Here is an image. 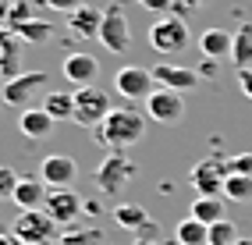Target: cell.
Masks as SVG:
<instances>
[{
    "mask_svg": "<svg viewBox=\"0 0 252 245\" xmlns=\"http://www.w3.org/2000/svg\"><path fill=\"white\" fill-rule=\"evenodd\" d=\"M224 199H231V203H249V199H252V178H249V174H227V182H224Z\"/></svg>",
    "mask_w": 252,
    "mask_h": 245,
    "instance_id": "26",
    "label": "cell"
},
{
    "mask_svg": "<svg viewBox=\"0 0 252 245\" xmlns=\"http://www.w3.org/2000/svg\"><path fill=\"white\" fill-rule=\"evenodd\" d=\"M39 178H43L50 188H68L75 178H78V163L71 156H64V153H50L39 163Z\"/></svg>",
    "mask_w": 252,
    "mask_h": 245,
    "instance_id": "11",
    "label": "cell"
},
{
    "mask_svg": "<svg viewBox=\"0 0 252 245\" xmlns=\"http://www.w3.org/2000/svg\"><path fill=\"white\" fill-rule=\"evenodd\" d=\"M110 110H114V107H110V96H107L103 89H96V86L75 89V121H78V124L96 128V124H103V118H107Z\"/></svg>",
    "mask_w": 252,
    "mask_h": 245,
    "instance_id": "5",
    "label": "cell"
},
{
    "mask_svg": "<svg viewBox=\"0 0 252 245\" xmlns=\"http://www.w3.org/2000/svg\"><path fill=\"white\" fill-rule=\"evenodd\" d=\"M54 118L43 110V107H25L18 114V132L25 139H46V135H54Z\"/></svg>",
    "mask_w": 252,
    "mask_h": 245,
    "instance_id": "16",
    "label": "cell"
},
{
    "mask_svg": "<svg viewBox=\"0 0 252 245\" xmlns=\"http://www.w3.org/2000/svg\"><path fill=\"white\" fill-rule=\"evenodd\" d=\"M14 235H18L25 245H46L50 238L57 235V220L46 214V210H22L14 217Z\"/></svg>",
    "mask_w": 252,
    "mask_h": 245,
    "instance_id": "3",
    "label": "cell"
},
{
    "mask_svg": "<svg viewBox=\"0 0 252 245\" xmlns=\"http://www.w3.org/2000/svg\"><path fill=\"white\" fill-rule=\"evenodd\" d=\"M238 245H252V242H242V238H238Z\"/></svg>",
    "mask_w": 252,
    "mask_h": 245,
    "instance_id": "41",
    "label": "cell"
},
{
    "mask_svg": "<svg viewBox=\"0 0 252 245\" xmlns=\"http://www.w3.org/2000/svg\"><path fill=\"white\" fill-rule=\"evenodd\" d=\"M86 214H99V203L96 199H86Z\"/></svg>",
    "mask_w": 252,
    "mask_h": 245,
    "instance_id": "38",
    "label": "cell"
},
{
    "mask_svg": "<svg viewBox=\"0 0 252 245\" xmlns=\"http://www.w3.org/2000/svg\"><path fill=\"white\" fill-rule=\"evenodd\" d=\"M46 182L43 178H22L18 182V188H14V206L18 210H43V203H46Z\"/></svg>",
    "mask_w": 252,
    "mask_h": 245,
    "instance_id": "17",
    "label": "cell"
},
{
    "mask_svg": "<svg viewBox=\"0 0 252 245\" xmlns=\"http://www.w3.org/2000/svg\"><path fill=\"white\" fill-rule=\"evenodd\" d=\"M153 86H157V78H153V68H139V64H125L121 71L114 75V89L125 96V100H149L153 96Z\"/></svg>",
    "mask_w": 252,
    "mask_h": 245,
    "instance_id": "6",
    "label": "cell"
},
{
    "mask_svg": "<svg viewBox=\"0 0 252 245\" xmlns=\"http://www.w3.org/2000/svg\"><path fill=\"white\" fill-rule=\"evenodd\" d=\"M131 245H163V242H157V238H135Z\"/></svg>",
    "mask_w": 252,
    "mask_h": 245,
    "instance_id": "39",
    "label": "cell"
},
{
    "mask_svg": "<svg viewBox=\"0 0 252 245\" xmlns=\"http://www.w3.org/2000/svg\"><path fill=\"white\" fill-rule=\"evenodd\" d=\"M7 14H11V0H0V25L7 22Z\"/></svg>",
    "mask_w": 252,
    "mask_h": 245,
    "instance_id": "36",
    "label": "cell"
},
{
    "mask_svg": "<svg viewBox=\"0 0 252 245\" xmlns=\"http://www.w3.org/2000/svg\"><path fill=\"white\" fill-rule=\"evenodd\" d=\"M238 86H242V92L252 100V68H245V71H238Z\"/></svg>",
    "mask_w": 252,
    "mask_h": 245,
    "instance_id": "33",
    "label": "cell"
},
{
    "mask_svg": "<svg viewBox=\"0 0 252 245\" xmlns=\"http://www.w3.org/2000/svg\"><path fill=\"white\" fill-rule=\"evenodd\" d=\"M43 210L50 217H54L57 224H71L75 217H82V210H86V203L78 199V195L71 192V188H54L46 195V203H43Z\"/></svg>",
    "mask_w": 252,
    "mask_h": 245,
    "instance_id": "12",
    "label": "cell"
},
{
    "mask_svg": "<svg viewBox=\"0 0 252 245\" xmlns=\"http://www.w3.org/2000/svg\"><path fill=\"white\" fill-rule=\"evenodd\" d=\"M210 245H238V227H234V220H217L210 224Z\"/></svg>",
    "mask_w": 252,
    "mask_h": 245,
    "instance_id": "27",
    "label": "cell"
},
{
    "mask_svg": "<svg viewBox=\"0 0 252 245\" xmlns=\"http://www.w3.org/2000/svg\"><path fill=\"white\" fill-rule=\"evenodd\" d=\"M231 46H234V36L224 32V29H206L203 36H199V50H203V57H210V61L231 57Z\"/></svg>",
    "mask_w": 252,
    "mask_h": 245,
    "instance_id": "19",
    "label": "cell"
},
{
    "mask_svg": "<svg viewBox=\"0 0 252 245\" xmlns=\"http://www.w3.org/2000/svg\"><path fill=\"white\" fill-rule=\"evenodd\" d=\"M149 46H153L157 54H167V57L189 50V25H185V18H178V14H160L153 22V29H149Z\"/></svg>",
    "mask_w": 252,
    "mask_h": 245,
    "instance_id": "2",
    "label": "cell"
},
{
    "mask_svg": "<svg viewBox=\"0 0 252 245\" xmlns=\"http://www.w3.org/2000/svg\"><path fill=\"white\" fill-rule=\"evenodd\" d=\"M14 36H18L22 43H32V46H36V43H46L50 36H54V25H50L46 18H32V22H25L18 32H14Z\"/></svg>",
    "mask_w": 252,
    "mask_h": 245,
    "instance_id": "25",
    "label": "cell"
},
{
    "mask_svg": "<svg viewBox=\"0 0 252 245\" xmlns=\"http://www.w3.org/2000/svg\"><path fill=\"white\" fill-rule=\"evenodd\" d=\"M142 7H149V11H157V14H160V11H163V14H171V0H146Z\"/></svg>",
    "mask_w": 252,
    "mask_h": 245,
    "instance_id": "34",
    "label": "cell"
},
{
    "mask_svg": "<svg viewBox=\"0 0 252 245\" xmlns=\"http://www.w3.org/2000/svg\"><path fill=\"white\" fill-rule=\"evenodd\" d=\"M25 22H32V4H25V0H18V4H11V14H7V22L4 29L7 32H18Z\"/></svg>",
    "mask_w": 252,
    "mask_h": 245,
    "instance_id": "28",
    "label": "cell"
},
{
    "mask_svg": "<svg viewBox=\"0 0 252 245\" xmlns=\"http://www.w3.org/2000/svg\"><path fill=\"white\" fill-rule=\"evenodd\" d=\"M39 7H50V11H64V14H71L82 7V0H36Z\"/></svg>",
    "mask_w": 252,
    "mask_h": 245,
    "instance_id": "31",
    "label": "cell"
},
{
    "mask_svg": "<svg viewBox=\"0 0 252 245\" xmlns=\"http://www.w3.org/2000/svg\"><path fill=\"white\" fill-rule=\"evenodd\" d=\"M99 43L107 46L110 54H125L128 43H131V29H128V18L117 7L103 11V25H99Z\"/></svg>",
    "mask_w": 252,
    "mask_h": 245,
    "instance_id": "10",
    "label": "cell"
},
{
    "mask_svg": "<svg viewBox=\"0 0 252 245\" xmlns=\"http://www.w3.org/2000/svg\"><path fill=\"white\" fill-rule=\"evenodd\" d=\"M131 178H135V163H131L125 153H107L103 163L96 167V185H99V192H121Z\"/></svg>",
    "mask_w": 252,
    "mask_h": 245,
    "instance_id": "7",
    "label": "cell"
},
{
    "mask_svg": "<svg viewBox=\"0 0 252 245\" xmlns=\"http://www.w3.org/2000/svg\"><path fill=\"white\" fill-rule=\"evenodd\" d=\"M103 242V235L96 231V227H86V231H68L61 235V245H99Z\"/></svg>",
    "mask_w": 252,
    "mask_h": 245,
    "instance_id": "29",
    "label": "cell"
},
{
    "mask_svg": "<svg viewBox=\"0 0 252 245\" xmlns=\"http://www.w3.org/2000/svg\"><path fill=\"white\" fill-rule=\"evenodd\" d=\"M99 25H103V11L93 4H82L78 11L68 14V29L78 39H99Z\"/></svg>",
    "mask_w": 252,
    "mask_h": 245,
    "instance_id": "14",
    "label": "cell"
},
{
    "mask_svg": "<svg viewBox=\"0 0 252 245\" xmlns=\"http://www.w3.org/2000/svg\"><path fill=\"white\" fill-rule=\"evenodd\" d=\"M142 135H146V118L135 107H114L103 118V124H96V142L107 146L110 153L131 150L135 142H142Z\"/></svg>",
    "mask_w": 252,
    "mask_h": 245,
    "instance_id": "1",
    "label": "cell"
},
{
    "mask_svg": "<svg viewBox=\"0 0 252 245\" xmlns=\"http://www.w3.org/2000/svg\"><path fill=\"white\" fill-rule=\"evenodd\" d=\"M18 182H22V178L14 174L11 167H0V199H11L14 188H18Z\"/></svg>",
    "mask_w": 252,
    "mask_h": 245,
    "instance_id": "30",
    "label": "cell"
},
{
    "mask_svg": "<svg viewBox=\"0 0 252 245\" xmlns=\"http://www.w3.org/2000/svg\"><path fill=\"white\" fill-rule=\"evenodd\" d=\"M231 64L238 71L252 68V22H245L238 32H234V46H231Z\"/></svg>",
    "mask_w": 252,
    "mask_h": 245,
    "instance_id": "23",
    "label": "cell"
},
{
    "mask_svg": "<svg viewBox=\"0 0 252 245\" xmlns=\"http://www.w3.org/2000/svg\"><path fill=\"white\" fill-rule=\"evenodd\" d=\"M135 4H146V0H135Z\"/></svg>",
    "mask_w": 252,
    "mask_h": 245,
    "instance_id": "42",
    "label": "cell"
},
{
    "mask_svg": "<svg viewBox=\"0 0 252 245\" xmlns=\"http://www.w3.org/2000/svg\"><path fill=\"white\" fill-rule=\"evenodd\" d=\"M0 245H25V242L14 235V231H0Z\"/></svg>",
    "mask_w": 252,
    "mask_h": 245,
    "instance_id": "35",
    "label": "cell"
},
{
    "mask_svg": "<svg viewBox=\"0 0 252 245\" xmlns=\"http://www.w3.org/2000/svg\"><path fill=\"white\" fill-rule=\"evenodd\" d=\"M7 36H11V32H7V29H4V25H0V43H4V39H7Z\"/></svg>",
    "mask_w": 252,
    "mask_h": 245,
    "instance_id": "40",
    "label": "cell"
},
{
    "mask_svg": "<svg viewBox=\"0 0 252 245\" xmlns=\"http://www.w3.org/2000/svg\"><path fill=\"white\" fill-rule=\"evenodd\" d=\"M227 167H231V174H249L252 178V153H238L234 160H227Z\"/></svg>",
    "mask_w": 252,
    "mask_h": 245,
    "instance_id": "32",
    "label": "cell"
},
{
    "mask_svg": "<svg viewBox=\"0 0 252 245\" xmlns=\"http://www.w3.org/2000/svg\"><path fill=\"white\" fill-rule=\"evenodd\" d=\"M43 110L54 121H75V92H46Z\"/></svg>",
    "mask_w": 252,
    "mask_h": 245,
    "instance_id": "24",
    "label": "cell"
},
{
    "mask_svg": "<svg viewBox=\"0 0 252 245\" xmlns=\"http://www.w3.org/2000/svg\"><path fill=\"white\" fill-rule=\"evenodd\" d=\"M227 174H231V167H227L220 156H206V160H199L195 167H192L189 178H192V185H195L199 195H220Z\"/></svg>",
    "mask_w": 252,
    "mask_h": 245,
    "instance_id": "8",
    "label": "cell"
},
{
    "mask_svg": "<svg viewBox=\"0 0 252 245\" xmlns=\"http://www.w3.org/2000/svg\"><path fill=\"white\" fill-rule=\"evenodd\" d=\"M189 217L203 220V224L224 220V217H227V214H224V199H220V195H195V199H192V214H189Z\"/></svg>",
    "mask_w": 252,
    "mask_h": 245,
    "instance_id": "22",
    "label": "cell"
},
{
    "mask_svg": "<svg viewBox=\"0 0 252 245\" xmlns=\"http://www.w3.org/2000/svg\"><path fill=\"white\" fill-rule=\"evenodd\" d=\"M61 75L71 82V86H93V78L99 75V64H96V57L93 54H71V57H64V64H61Z\"/></svg>",
    "mask_w": 252,
    "mask_h": 245,
    "instance_id": "13",
    "label": "cell"
},
{
    "mask_svg": "<svg viewBox=\"0 0 252 245\" xmlns=\"http://www.w3.org/2000/svg\"><path fill=\"white\" fill-rule=\"evenodd\" d=\"M146 110H149V118L160 121V124H178L185 118V100L174 89H153V96L146 100Z\"/></svg>",
    "mask_w": 252,
    "mask_h": 245,
    "instance_id": "9",
    "label": "cell"
},
{
    "mask_svg": "<svg viewBox=\"0 0 252 245\" xmlns=\"http://www.w3.org/2000/svg\"><path fill=\"white\" fill-rule=\"evenodd\" d=\"M43 92H46V71H22L18 78L4 82V89H0L7 107H29Z\"/></svg>",
    "mask_w": 252,
    "mask_h": 245,
    "instance_id": "4",
    "label": "cell"
},
{
    "mask_svg": "<svg viewBox=\"0 0 252 245\" xmlns=\"http://www.w3.org/2000/svg\"><path fill=\"white\" fill-rule=\"evenodd\" d=\"M153 78L160 89H174V92H185V89H195L199 75L192 68H181V64H157L153 68Z\"/></svg>",
    "mask_w": 252,
    "mask_h": 245,
    "instance_id": "15",
    "label": "cell"
},
{
    "mask_svg": "<svg viewBox=\"0 0 252 245\" xmlns=\"http://www.w3.org/2000/svg\"><path fill=\"white\" fill-rule=\"evenodd\" d=\"M110 217L117 220V227H125V231H146L142 238L153 235V220H149V214H146L139 203H121Z\"/></svg>",
    "mask_w": 252,
    "mask_h": 245,
    "instance_id": "18",
    "label": "cell"
},
{
    "mask_svg": "<svg viewBox=\"0 0 252 245\" xmlns=\"http://www.w3.org/2000/svg\"><path fill=\"white\" fill-rule=\"evenodd\" d=\"M174 242L178 245H210V224L195 220V217H185L174 227Z\"/></svg>",
    "mask_w": 252,
    "mask_h": 245,
    "instance_id": "21",
    "label": "cell"
},
{
    "mask_svg": "<svg viewBox=\"0 0 252 245\" xmlns=\"http://www.w3.org/2000/svg\"><path fill=\"white\" fill-rule=\"evenodd\" d=\"M181 4H185V7H206L210 0H181Z\"/></svg>",
    "mask_w": 252,
    "mask_h": 245,
    "instance_id": "37",
    "label": "cell"
},
{
    "mask_svg": "<svg viewBox=\"0 0 252 245\" xmlns=\"http://www.w3.org/2000/svg\"><path fill=\"white\" fill-rule=\"evenodd\" d=\"M18 43L22 39L14 36V32L0 43V78H4V82H11V78L22 75V46Z\"/></svg>",
    "mask_w": 252,
    "mask_h": 245,
    "instance_id": "20",
    "label": "cell"
}]
</instances>
